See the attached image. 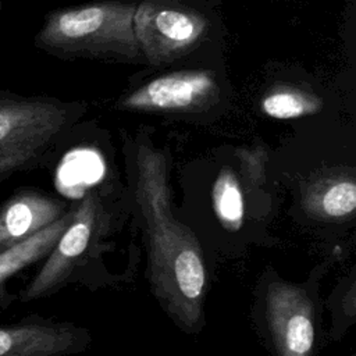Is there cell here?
Masks as SVG:
<instances>
[{
  "label": "cell",
  "mask_w": 356,
  "mask_h": 356,
  "mask_svg": "<svg viewBox=\"0 0 356 356\" xmlns=\"http://www.w3.org/2000/svg\"><path fill=\"white\" fill-rule=\"evenodd\" d=\"M125 149L152 291L175 325L188 332L200 330L204 257L191 228L172 213L167 153L153 145L146 129L128 139Z\"/></svg>",
  "instance_id": "1"
},
{
  "label": "cell",
  "mask_w": 356,
  "mask_h": 356,
  "mask_svg": "<svg viewBox=\"0 0 356 356\" xmlns=\"http://www.w3.org/2000/svg\"><path fill=\"white\" fill-rule=\"evenodd\" d=\"M134 28L149 68L225 61L218 0H136Z\"/></svg>",
  "instance_id": "2"
},
{
  "label": "cell",
  "mask_w": 356,
  "mask_h": 356,
  "mask_svg": "<svg viewBox=\"0 0 356 356\" xmlns=\"http://www.w3.org/2000/svg\"><path fill=\"white\" fill-rule=\"evenodd\" d=\"M136 0H93L49 11L33 46L51 57L146 67L134 28Z\"/></svg>",
  "instance_id": "3"
},
{
  "label": "cell",
  "mask_w": 356,
  "mask_h": 356,
  "mask_svg": "<svg viewBox=\"0 0 356 356\" xmlns=\"http://www.w3.org/2000/svg\"><path fill=\"white\" fill-rule=\"evenodd\" d=\"M234 88L225 61L145 67L128 79L113 108L188 121H210L231 104Z\"/></svg>",
  "instance_id": "4"
},
{
  "label": "cell",
  "mask_w": 356,
  "mask_h": 356,
  "mask_svg": "<svg viewBox=\"0 0 356 356\" xmlns=\"http://www.w3.org/2000/svg\"><path fill=\"white\" fill-rule=\"evenodd\" d=\"M86 110L79 100L0 89V184L39 167Z\"/></svg>",
  "instance_id": "5"
},
{
  "label": "cell",
  "mask_w": 356,
  "mask_h": 356,
  "mask_svg": "<svg viewBox=\"0 0 356 356\" xmlns=\"http://www.w3.org/2000/svg\"><path fill=\"white\" fill-rule=\"evenodd\" d=\"M97 209L99 204L95 193H86L81 199L78 206H75L71 222L46 256L38 273L18 292L17 300L32 302L47 298L67 282L78 259L89 245Z\"/></svg>",
  "instance_id": "6"
},
{
  "label": "cell",
  "mask_w": 356,
  "mask_h": 356,
  "mask_svg": "<svg viewBox=\"0 0 356 356\" xmlns=\"http://www.w3.org/2000/svg\"><path fill=\"white\" fill-rule=\"evenodd\" d=\"M266 318L277 356H312L314 307L303 289L280 280L271 282L266 293Z\"/></svg>",
  "instance_id": "7"
},
{
  "label": "cell",
  "mask_w": 356,
  "mask_h": 356,
  "mask_svg": "<svg viewBox=\"0 0 356 356\" xmlns=\"http://www.w3.org/2000/svg\"><path fill=\"white\" fill-rule=\"evenodd\" d=\"M88 342L83 328L40 316L0 324V356H70L82 352Z\"/></svg>",
  "instance_id": "8"
},
{
  "label": "cell",
  "mask_w": 356,
  "mask_h": 356,
  "mask_svg": "<svg viewBox=\"0 0 356 356\" xmlns=\"http://www.w3.org/2000/svg\"><path fill=\"white\" fill-rule=\"evenodd\" d=\"M70 207L50 193L31 188H17L0 203V253L38 234Z\"/></svg>",
  "instance_id": "9"
},
{
  "label": "cell",
  "mask_w": 356,
  "mask_h": 356,
  "mask_svg": "<svg viewBox=\"0 0 356 356\" xmlns=\"http://www.w3.org/2000/svg\"><path fill=\"white\" fill-rule=\"evenodd\" d=\"M74 211L75 207H70L60 218L38 234L0 253V312L7 310L18 298L17 292L8 289L10 281L50 253L71 222Z\"/></svg>",
  "instance_id": "10"
},
{
  "label": "cell",
  "mask_w": 356,
  "mask_h": 356,
  "mask_svg": "<svg viewBox=\"0 0 356 356\" xmlns=\"http://www.w3.org/2000/svg\"><path fill=\"white\" fill-rule=\"evenodd\" d=\"M260 108L275 120H298L318 114L324 108V99L309 82L281 78L263 90Z\"/></svg>",
  "instance_id": "11"
},
{
  "label": "cell",
  "mask_w": 356,
  "mask_h": 356,
  "mask_svg": "<svg viewBox=\"0 0 356 356\" xmlns=\"http://www.w3.org/2000/svg\"><path fill=\"white\" fill-rule=\"evenodd\" d=\"M305 207L316 217L343 218L356 209V184L352 174L328 172L312 181L303 197Z\"/></svg>",
  "instance_id": "12"
},
{
  "label": "cell",
  "mask_w": 356,
  "mask_h": 356,
  "mask_svg": "<svg viewBox=\"0 0 356 356\" xmlns=\"http://www.w3.org/2000/svg\"><path fill=\"white\" fill-rule=\"evenodd\" d=\"M213 209L227 231H238L243 224L245 203L239 181L229 167H222L211 188Z\"/></svg>",
  "instance_id": "13"
},
{
  "label": "cell",
  "mask_w": 356,
  "mask_h": 356,
  "mask_svg": "<svg viewBox=\"0 0 356 356\" xmlns=\"http://www.w3.org/2000/svg\"><path fill=\"white\" fill-rule=\"evenodd\" d=\"M103 170V160L96 150L79 149L65 156L58 177L65 186L82 192L102 178Z\"/></svg>",
  "instance_id": "14"
},
{
  "label": "cell",
  "mask_w": 356,
  "mask_h": 356,
  "mask_svg": "<svg viewBox=\"0 0 356 356\" xmlns=\"http://www.w3.org/2000/svg\"><path fill=\"white\" fill-rule=\"evenodd\" d=\"M1 10H3V0H0V13H1Z\"/></svg>",
  "instance_id": "15"
},
{
  "label": "cell",
  "mask_w": 356,
  "mask_h": 356,
  "mask_svg": "<svg viewBox=\"0 0 356 356\" xmlns=\"http://www.w3.org/2000/svg\"><path fill=\"white\" fill-rule=\"evenodd\" d=\"M36 1H46V0H36Z\"/></svg>",
  "instance_id": "16"
}]
</instances>
